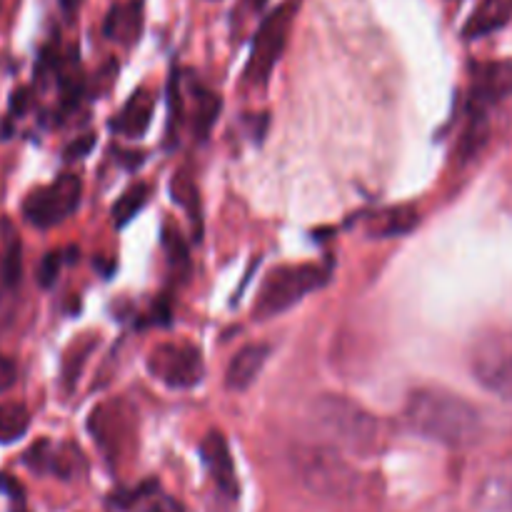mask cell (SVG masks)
I'll list each match as a JSON object with an SVG mask.
<instances>
[{"label": "cell", "instance_id": "6da1fadb", "mask_svg": "<svg viewBox=\"0 0 512 512\" xmlns=\"http://www.w3.org/2000/svg\"><path fill=\"white\" fill-rule=\"evenodd\" d=\"M405 423L445 448H470L483 435L478 408L443 388L413 390L405 403Z\"/></svg>", "mask_w": 512, "mask_h": 512}, {"label": "cell", "instance_id": "7a4b0ae2", "mask_svg": "<svg viewBox=\"0 0 512 512\" xmlns=\"http://www.w3.org/2000/svg\"><path fill=\"white\" fill-rule=\"evenodd\" d=\"M313 420L335 450L370 455L380 448V423L370 410L345 395H320L313 403Z\"/></svg>", "mask_w": 512, "mask_h": 512}, {"label": "cell", "instance_id": "3957f363", "mask_svg": "<svg viewBox=\"0 0 512 512\" xmlns=\"http://www.w3.org/2000/svg\"><path fill=\"white\" fill-rule=\"evenodd\" d=\"M290 463L300 485L325 500H353L363 483L358 470L335 448L300 445L290 450Z\"/></svg>", "mask_w": 512, "mask_h": 512}, {"label": "cell", "instance_id": "277c9868", "mask_svg": "<svg viewBox=\"0 0 512 512\" xmlns=\"http://www.w3.org/2000/svg\"><path fill=\"white\" fill-rule=\"evenodd\" d=\"M330 280V270L313 263L300 265H280L265 275L263 285L255 298L253 315L258 320H270L283 315L293 305H298L313 290L323 288Z\"/></svg>", "mask_w": 512, "mask_h": 512}, {"label": "cell", "instance_id": "5b68a950", "mask_svg": "<svg viewBox=\"0 0 512 512\" xmlns=\"http://www.w3.org/2000/svg\"><path fill=\"white\" fill-rule=\"evenodd\" d=\"M298 5L300 0H285L283 5H278V8L260 23L253 40V50H250L248 65H245L243 73V80L248 85H253V88H263V85L268 83L275 63H278L285 45H288L290 25H293L295 13H298Z\"/></svg>", "mask_w": 512, "mask_h": 512}, {"label": "cell", "instance_id": "8992f818", "mask_svg": "<svg viewBox=\"0 0 512 512\" xmlns=\"http://www.w3.org/2000/svg\"><path fill=\"white\" fill-rule=\"evenodd\" d=\"M83 180L73 173L55 178V183L33 190L23 203V215L35 228H53L80 208Z\"/></svg>", "mask_w": 512, "mask_h": 512}, {"label": "cell", "instance_id": "52a82bcc", "mask_svg": "<svg viewBox=\"0 0 512 512\" xmlns=\"http://www.w3.org/2000/svg\"><path fill=\"white\" fill-rule=\"evenodd\" d=\"M473 375L485 390L512 403V333H488L470 355Z\"/></svg>", "mask_w": 512, "mask_h": 512}, {"label": "cell", "instance_id": "ba28073f", "mask_svg": "<svg viewBox=\"0 0 512 512\" xmlns=\"http://www.w3.org/2000/svg\"><path fill=\"white\" fill-rule=\"evenodd\" d=\"M148 373L173 390L200 385L205 375L203 355L190 343H163L148 355Z\"/></svg>", "mask_w": 512, "mask_h": 512}, {"label": "cell", "instance_id": "9c48e42d", "mask_svg": "<svg viewBox=\"0 0 512 512\" xmlns=\"http://www.w3.org/2000/svg\"><path fill=\"white\" fill-rule=\"evenodd\" d=\"M88 430L108 460H118L135 440V413L125 400L103 403L90 413Z\"/></svg>", "mask_w": 512, "mask_h": 512}, {"label": "cell", "instance_id": "30bf717a", "mask_svg": "<svg viewBox=\"0 0 512 512\" xmlns=\"http://www.w3.org/2000/svg\"><path fill=\"white\" fill-rule=\"evenodd\" d=\"M200 458H203L215 488L223 495H228V498H238V475H235V465L223 433H215L213 430V433L205 435L203 443H200Z\"/></svg>", "mask_w": 512, "mask_h": 512}, {"label": "cell", "instance_id": "8fae6325", "mask_svg": "<svg viewBox=\"0 0 512 512\" xmlns=\"http://www.w3.org/2000/svg\"><path fill=\"white\" fill-rule=\"evenodd\" d=\"M143 3L140 0H125V3H115L108 10L103 23L105 38L120 45L138 43L140 33H143Z\"/></svg>", "mask_w": 512, "mask_h": 512}, {"label": "cell", "instance_id": "7c38bea8", "mask_svg": "<svg viewBox=\"0 0 512 512\" xmlns=\"http://www.w3.org/2000/svg\"><path fill=\"white\" fill-rule=\"evenodd\" d=\"M270 358V345L268 343H250L245 348H240L238 353L233 355L228 365V373H225V385L230 390H248L250 385L258 380V375L263 373L265 363Z\"/></svg>", "mask_w": 512, "mask_h": 512}, {"label": "cell", "instance_id": "4fadbf2b", "mask_svg": "<svg viewBox=\"0 0 512 512\" xmlns=\"http://www.w3.org/2000/svg\"><path fill=\"white\" fill-rule=\"evenodd\" d=\"M153 110V93L145 88L135 90L128 98V103H125L123 108H120V113L113 118L110 128L118 135H123V138H143L145 130L150 128V120H153Z\"/></svg>", "mask_w": 512, "mask_h": 512}, {"label": "cell", "instance_id": "5bb4252c", "mask_svg": "<svg viewBox=\"0 0 512 512\" xmlns=\"http://www.w3.org/2000/svg\"><path fill=\"white\" fill-rule=\"evenodd\" d=\"M23 278V248L8 220H0V298L13 295Z\"/></svg>", "mask_w": 512, "mask_h": 512}, {"label": "cell", "instance_id": "9a60e30c", "mask_svg": "<svg viewBox=\"0 0 512 512\" xmlns=\"http://www.w3.org/2000/svg\"><path fill=\"white\" fill-rule=\"evenodd\" d=\"M512 15V0H483L465 23V38H483L493 30L503 28Z\"/></svg>", "mask_w": 512, "mask_h": 512}, {"label": "cell", "instance_id": "2e32d148", "mask_svg": "<svg viewBox=\"0 0 512 512\" xmlns=\"http://www.w3.org/2000/svg\"><path fill=\"white\" fill-rule=\"evenodd\" d=\"M170 193H173L175 203L188 213L195 230V240H200V235H203V200H200L198 185H195L193 175H190L188 170H178V173L173 175V183H170Z\"/></svg>", "mask_w": 512, "mask_h": 512}, {"label": "cell", "instance_id": "e0dca14e", "mask_svg": "<svg viewBox=\"0 0 512 512\" xmlns=\"http://www.w3.org/2000/svg\"><path fill=\"white\" fill-rule=\"evenodd\" d=\"M190 98H193V113H190V123H193L195 135L200 140L210 133L213 123L220 115V95H215L213 90H208L205 85H200L198 80H190Z\"/></svg>", "mask_w": 512, "mask_h": 512}, {"label": "cell", "instance_id": "ac0fdd59", "mask_svg": "<svg viewBox=\"0 0 512 512\" xmlns=\"http://www.w3.org/2000/svg\"><path fill=\"white\" fill-rule=\"evenodd\" d=\"M512 90V65L488 63L475 68V98L498 100Z\"/></svg>", "mask_w": 512, "mask_h": 512}, {"label": "cell", "instance_id": "d6986e66", "mask_svg": "<svg viewBox=\"0 0 512 512\" xmlns=\"http://www.w3.org/2000/svg\"><path fill=\"white\" fill-rule=\"evenodd\" d=\"M95 348H98V335L88 333L75 338V343L65 350L63 365H60V383H63L65 393H70L78 385L80 375H83V365L88 363L90 353Z\"/></svg>", "mask_w": 512, "mask_h": 512}, {"label": "cell", "instance_id": "ffe728a7", "mask_svg": "<svg viewBox=\"0 0 512 512\" xmlns=\"http://www.w3.org/2000/svg\"><path fill=\"white\" fill-rule=\"evenodd\" d=\"M163 250L170 273L175 278H185L190 273V250L183 235H180V230L173 228V225H165L163 228Z\"/></svg>", "mask_w": 512, "mask_h": 512}, {"label": "cell", "instance_id": "44dd1931", "mask_svg": "<svg viewBox=\"0 0 512 512\" xmlns=\"http://www.w3.org/2000/svg\"><path fill=\"white\" fill-rule=\"evenodd\" d=\"M123 505H138L135 512H185L183 505L170 495L158 493V483H145L135 493L128 495Z\"/></svg>", "mask_w": 512, "mask_h": 512}, {"label": "cell", "instance_id": "7402d4cb", "mask_svg": "<svg viewBox=\"0 0 512 512\" xmlns=\"http://www.w3.org/2000/svg\"><path fill=\"white\" fill-rule=\"evenodd\" d=\"M150 198V185L148 183H135L133 188L125 190L123 195L118 198V203L113 205V225L115 228H125L140 210L145 208Z\"/></svg>", "mask_w": 512, "mask_h": 512}, {"label": "cell", "instance_id": "603a6c76", "mask_svg": "<svg viewBox=\"0 0 512 512\" xmlns=\"http://www.w3.org/2000/svg\"><path fill=\"white\" fill-rule=\"evenodd\" d=\"M30 428V413L23 403L0 405V443L8 445L23 438Z\"/></svg>", "mask_w": 512, "mask_h": 512}, {"label": "cell", "instance_id": "cb8c5ba5", "mask_svg": "<svg viewBox=\"0 0 512 512\" xmlns=\"http://www.w3.org/2000/svg\"><path fill=\"white\" fill-rule=\"evenodd\" d=\"M415 223H418V213H415L413 208H390L385 210V213L375 215L373 230H370V233L390 238V235L408 233Z\"/></svg>", "mask_w": 512, "mask_h": 512}, {"label": "cell", "instance_id": "d4e9b609", "mask_svg": "<svg viewBox=\"0 0 512 512\" xmlns=\"http://www.w3.org/2000/svg\"><path fill=\"white\" fill-rule=\"evenodd\" d=\"M53 455H55L53 445H50L48 440H38V443L30 445L28 453L23 455V463L38 475L53 473Z\"/></svg>", "mask_w": 512, "mask_h": 512}, {"label": "cell", "instance_id": "484cf974", "mask_svg": "<svg viewBox=\"0 0 512 512\" xmlns=\"http://www.w3.org/2000/svg\"><path fill=\"white\" fill-rule=\"evenodd\" d=\"M60 265H63V253L45 255L43 263H40V270H38V280L43 288H50V285L55 283V278H58V273H60Z\"/></svg>", "mask_w": 512, "mask_h": 512}, {"label": "cell", "instance_id": "4316f807", "mask_svg": "<svg viewBox=\"0 0 512 512\" xmlns=\"http://www.w3.org/2000/svg\"><path fill=\"white\" fill-rule=\"evenodd\" d=\"M0 490L13 500L15 512H25V490L18 480H13L10 475H0Z\"/></svg>", "mask_w": 512, "mask_h": 512}, {"label": "cell", "instance_id": "83f0119b", "mask_svg": "<svg viewBox=\"0 0 512 512\" xmlns=\"http://www.w3.org/2000/svg\"><path fill=\"white\" fill-rule=\"evenodd\" d=\"M15 375H18V370H15L13 360L5 358V355H0V393H5V390L13 388Z\"/></svg>", "mask_w": 512, "mask_h": 512}, {"label": "cell", "instance_id": "f1b7e54d", "mask_svg": "<svg viewBox=\"0 0 512 512\" xmlns=\"http://www.w3.org/2000/svg\"><path fill=\"white\" fill-rule=\"evenodd\" d=\"M95 145V135H83L80 140H75V143H70L68 148H65V158L73 160V158H83V155H88L90 150H93Z\"/></svg>", "mask_w": 512, "mask_h": 512}, {"label": "cell", "instance_id": "f546056e", "mask_svg": "<svg viewBox=\"0 0 512 512\" xmlns=\"http://www.w3.org/2000/svg\"><path fill=\"white\" fill-rule=\"evenodd\" d=\"M10 105H13V113L15 115L23 113V110L28 108V90H25V88L15 90V93H13V103H10Z\"/></svg>", "mask_w": 512, "mask_h": 512}, {"label": "cell", "instance_id": "4dcf8cb0", "mask_svg": "<svg viewBox=\"0 0 512 512\" xmlns=\"http://www.w3.org/2000/svg\"><path fill=\"white\" fill-rule=\"evenodd\" d=\"M60 8H63V13L68 15V18H73L80 8V0H60Z\"/></svg>", "mask_w": 512, "mask_h": 512}]
</instances>
